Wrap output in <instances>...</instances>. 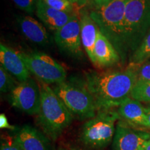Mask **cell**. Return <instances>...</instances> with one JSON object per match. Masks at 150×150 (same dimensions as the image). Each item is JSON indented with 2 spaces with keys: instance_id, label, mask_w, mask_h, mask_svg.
<instances>
[{
  "instance_id": "1",
  "label": "cell",
  "mask_w": 150,
  "mask_h": 150,
  "mask_svg": "<svg viewBox=\"0 0 150 150\" xmlns=\"http://www.w3.org/2000/svg\"><path fill=\"white\" fill-rule=\"evenodd\" d=\"M138 70L131 65L124 70L86 73L85 85L95 99L97 110L119 107L131 97L138 80Z\"/></svg>"
},
{
  "instance_id": "2",
  "label": "cell",
  "mask_w": 150,
  "mask_h": 150,
  "mask_svg": "<svg viewBox=\"0 0 150 150\" xmlns=\"http://www.w3.org/2000/svg\"><path fill=\"white\" fill-rule=\"evenodd\" d=\"M41 93L38 123L45 134L56 140L72 123L73 115L47 84L39 81Z\"/></svg>"
},
{
  "instance_id": "3",
  "label": "cell",
  "mask_w": 150,
  "mask_h": 150,
  "mask_svg": "<svg viewBox=\"0 0 150 150\" xmlns=\"http://www.w3.org/2000/svg\"><path fill=\"white\" fill-rule=\"evenodd\" d=\"M129 0H114L97 6L89 13L99 31L109 40L121 56L125 59L127 51L123 39V23Z\"/></svg>"
},
{
  "instance_id": "4",
  "label": "cell",
  "mask_w": 150,
  "mask_h": 150,
  "mask_svg": "<svg viewBox=\"0 0 150 150\" xmlns=\"http://www.w3.org/2000/svg\"><path fill=\"white\" fill-rule=\"evenodd\" d=\"M117 111L113 109L98 110L95 116L87 120L82 126L80 140L91 150H102L112 143L115 122L119 120Z\"/></svg>"
},
{
  "instance_id": "5",
  "label": "cell",
  "mask_w": 150,
  "mask_h": 150,
  "mask_svg": "<svg viewBox=\"0 0 150 150\" xmlns=\"http://www.w3.org/2000/svg\"><path fill=\"white\" fill-rule=\"evenodd\" d=\"M150 29V0H129L123 23V39L127 52L134 53Z\"/></svg>"
},
{
  "instance_id": "6",
  "label": "cell",
  "mask_w": 150,
  "mask_h": 150,
  "mask_svg": "<svg viewBox=\"0 0 150 150\" xmlns=\"http://www.w3.org/2000/svg\"><path fill=\"white\" fill-rule=\"evenodd\" d=\"M53 90L72 115L79 120L91 119L98 111L95 99L85 83L65 81L55 85Z\"/></svg>"
},
{
  "instance_id": "7",
  "label": "cell",
  "mask_w": 150,
  "mask_h": 150,
  "mask_svg": "<svg viewBox=\"0 0 150 150\" xmlns=\"http://www.w3.org/2000/svg\"><path fill=\"white\" fill-rule=\"evenodd\" d=\"M21 54L30 73L39 81L57 85L66 81L67 72L64 67L50 56L42 52Z\"/></svg>"
},
{
  "instance_id": "8",
  "label": "cell",
  "mask_w": 150,
  "mask_h": 150,
  "mask_svg": "<svg viewBox=\"0 0 150 150\" xmlns=\"http://www.w3.org/2000/svg\"><path fill=\"white\" fill-rule=\"evenodd\" d=\"M8 102L11 106L25 113L38 115L41 102L39 83L31 78L20 82L9 93Z\"/></svg>"
},
{
  "instance_id": "9",
  "label": "cell",
  "mask_w": 150,
  "mask_h": 150,
  "mask_svg": "<svg viewBox=\"0 0 150 150\" xmlns=\"http://www.w3.org/2000/svg\"><path fill=\"white\" fill-rule=\"evenodd\" d=\"M54 40L64 53L73 58L80 59L83 57L80 18L77 14L65 26L54 32Z\"/></svg>"
},
{
  "instance_id": "10",
  "label": "cell",
  "mask_w": 150,
  "mask_h": 150,
  "mask_svg": "<svg viewBox=\"0 0 150 150\" xmlns=\"http://www.w3.org/2000/svg\"><path fill=\"white\" fill-rule=\"evenodd\" d=\"M149 138V133L135 130L118 120L112 142V150H139Z\"/></svg>"
},
{
  "instance_id": "11",
  "label": "cell",
  "mask_w": 150,
  "mask_h": 150,
  "mask_svg": "<svg viewBox=\"0 0 150 150\" xmlns=\"http://www.w3.org/2000/svg\"><path fill=\"white\" fill-rule=\"evenodd\" d=\"M0 63L1 66L12 74L18 81H24L30 78V72L21 52L3 44L0 45Z\"/></svg>"
},
{
  "instance_id": "12",
  "label": "cell",
  "mask_w": 150,
  "mask_h": 150,
  "mask_svg": "<svg viewBox=\"0 0 150 150\" xmlns=\"http://www.w3.org/2000/svg\"><path fill=\"white\" fill-rule=\"evenodd\" d=\"M14 138L22 150H51L46 135L30 125L21 127Z\"/></svg>"
},
{
  "instance_id": "13",
  "label": "cell",
  "mask_w": 150,
  "mask_h": 150,
  "mask_svg": "<svg viewBox=\"0 0 150 150\" xmlns=\"http://www.w3.org/2000/svg\"><path fill=\"white\" fill-rule=\"evenodd\" d=\"M18 22L22 34L31 42L40 46L50 44V34L41 22L29 16L18 17Z\"/></svg>"
},
{
  "instance_id": "14",
  "label": "cell",
  "mask_w": 150,
  "mask_h": 150,
  "mask_svg": "<svg viewBox=\"0 0 150 150\" xmlns=\"http://www.w3.org/2000/svg\"><path fill=\"white\" fill-rule=\"evenodd\" d=\"M95 64L97 67H109L119 63L121 56L109 40L99 30L94 48Z\"/></svg>"
},
{
  "instance_id": "15",
  "label": "cell",
  "mask_w": 150,
  "mask_h": 150,
  "mask_svg": "<svg viewBox=\"0 0 150 150\" xmlns=\"http://www.w3.org/2000/svg\"><path fill=\"white\" fill-rule=\"evenodd\" d=\"M36 16L43 24L54 32L65 26L76 13H67L48 6L41 0H37Z\"/></svg>"
},
{
  "instance_id": "16",
  "label": "cell",
  "mask_w": 150,
  "mask_h": 150,
  "mask_svg": "<svg viewBox=\"0 0 150 150\" xmlns=\"http://www.w3.org/2000/svg\"><path fill=\"white\" fill-rule=\"evenodd\" d=\"M81 38L83 48L87 54L89 59L94 65L95 64L94 56V48L96 42L99 28L92 19L90 13L86 11L81 13L80 18Z\"/></svg>"
},
{
  "instance_id": "17",
  "label": "cell",
  "mask_w": 150,
  "mask_h": 150,
  "mask_svg": "<svg viewBox=\"0 0 150 150\" xmlns=\"http://www.w3.org/2000/svg\"><path fill=\"white\" fill-rule=\"evenodd\" d=\"M146 108L139 101L133 98L127 99L118 108V113L121 117L129 122L147 127L148 121Z\"/></svg>"
},
{
  "instance_id": "18",
  "label": "cell",
  "mask_w": 150,
  "mask_h": 150,
  "mask_svg": "<svg viewBox=\"0 0 150 150\" xmlns=\"http://www.w3.org/2000/svg\"><path fill=\"white\" fill-rule=\"evenodd\" d=\"M150 59V29L131 57V65L140 66Z\"/></svg>"
},
{
  "instance_id": "19",
  "label": "cell",
  "mask_w": 150,
  "mask_h": 150,
  "mask_svg": "<svg viewBox=\"0 0 150 150\" xmlns=\"http://www.w3.org/2000/svg\"><path fill=\"white\" fill-rule=\"evenodd\" d=\"M131 97L140 102L150 103V82L137 81L131 92Z\"/></svg>"
},
{
  "instance_id": "20",
  "label": "cell",
  "mask_w": 150,
  "mask_h": 150,
  "mask_svg": "<svg viewBox=\"0 0 150 150\" xmlns=\"http://www.w3.org/2000/svg\"><path fill=\"white\" fill-rule=\"evenodd\" d=\"M19 83L15 77L3 67H0V91L1 93H10Z\"/></svg>"
},
{
  "instance_id": "21",
  "label": "cell",
  "mask_w": 150,
  "mask_h": 150,
  "mask_svg": "<svg viewBox=\"0 0 150 150\" xmlns=\"http://www.w3.org/2000/svg\"><path fill=\"white\" fill-rule=\"evenodd\" d=\"M48 6L62 12L67 13H76L74 11V4L67 0H41Z\"/></svg>"
},
{
  "instance_id": "22",
  "label": "cell",
  "mask_w": 150,
  "mask_h": 150,
  "mask_svg": "<svg viewBox=\"0 0 150 150\" xmlns=\"http://www.w3.org/2000/svg\"><path fill=\"white\" fill-rule=\"evenodd\" d=\"M15 4L20 10L32 14L36 9L37 0H13Z\"/></svg>"
},
{
  "instance_id": "23",
  "label": "cell",
  "mask_w": 150,
  "mask_h": 150,
  "mask_svg": "<svg viewBox=\"0 0 150 150\" xmlns=\"http://www.w3.org/2000/svg\"><path fill=\"white\" fill-rule=\"evenodd\" d=\"M0 150H22L19 147L14 136H5L1 137Z\"/></svg>"
},
{
  "instance_id": "24",
  "label": "cell",
  "mask_w": 150,
  "mask_h": 150,
  "mask_svg": "<svg viewBox=\"0 0 150 150\" xmlns=\"http://www.w3.org/2000/svg\"><path fill=\"white\" fill-rule=\"evenodd\" d=\"M137 81L150 82V62H146L140 66H138Z\"/></svg>"
},
{
  "instance_id": "25",
  "label": "cell",
  "mask_w": 150,
  "mask_h": 150,
  "mask_svg": "<svg viewBox=\"0 0 150 150\" xmlns=\"http://www.w3.org/2000/svg\"><path fill=\"white\" fill-rule=\"evenodd\" d=\"M0 127H1V129H10V130H14L15 129V127L12 126L8 122L6 116L4 113H1L0 115Z\"/></svg>"
},
{
  "instance_id": "26",
  "label": "cell",
  "mask_w": 150,
  "mask_h": 150,
  "mask_svg": "<svg viewBox=\"0 0 150 150\" xmlns=\"http://www.w3.org/2000/svg\"><path fill=\"white\" fill-rule=\"evenodd\" d=\"M94 2H95V5L97 6H101L103 4H105L109 3L110 1H114V0H93Z\"/></svg>"
},
{
  "instance_id": "27",
  "label": "cell",
  "mask_w": 150,
  "mask_h": 150,
  "mask_svg": "<svg viewBox=\"0 0 150 150\" xmlns=\"http://www.w3.org/2000/svg\"><path fill=\"white\" fill-rule=\"evenodd\" d=\"M142 149L144 150H150V138L145 142Z\"/></svg>"
},
{
  "instance_id": "28",
  "label": "cell",
  "mask_w": 150,
  "mask_h": 150,
  "mask_svg": "<svg viewBox=\"0 0 150 150\" xmlns=\"http://www.w3.org/2000/svg\"><path fill=\"white\" fill-rule=\"evenodd\" d=\"M146 112H147V121H148V126L147 128L150 129V108H146Z\"/></svg>"
},
{
  "instance_id": "29",
  "label": "cell",
  "mask_w": 150,
  "mask_h": 150,
  "mask_svg": "<svg viewBox=\"0 0 150 150\" xmlns=\"http://www.w3.org/2000/svg\"><path fill=\"white\" fill-rule=\"evenodd\" d=\"M87 1L88 0H79L77 5L79 6V7H82L87 4Z\"/></svg>"
},
{
  "instance_id": "30",
  "label": "cell",
  "mask_w": 150,
  "mask_h": 150,
  "mask_svg": "<svg viewBox=\"0 0 150 150\" xmlns=\"http://www.w3.org/2000/svg\"><path fill=\"white\" fill-rule=\"evenodd\" d=\"M67 1H70L71 3H72V4H77V3H78V1L79 0H67Z\"/></svg>"
},
{
  "instance_id": "31",
  "label": "cell",
  "mask_w": 150,
  "mask_h": 150,
  "mask_svg": "<svg viewBox=\"0 0 150 150\" xmlns=\"http://www.w3.org/2000/svg\"><path fill=\"white\" fill-rule=\"evenodd\" d=\"M148 108H150V103H149V107H148Z\"/></svg>"
},
{
  "instance_id": "32",
  "label": "cell",
  "mask_w": 150,
  "mask_h": 150,
  "mask_svg": "<svg viewBox=\"0 0 150 150\" xmlns=\"http://www.w3.org/2000/svg\"><path fill=\"white\" fill-rule=\"evenodd\" d=\"M139 150H144L143 149H142H142H139Z\"/></svg>"
}]
</instances>
